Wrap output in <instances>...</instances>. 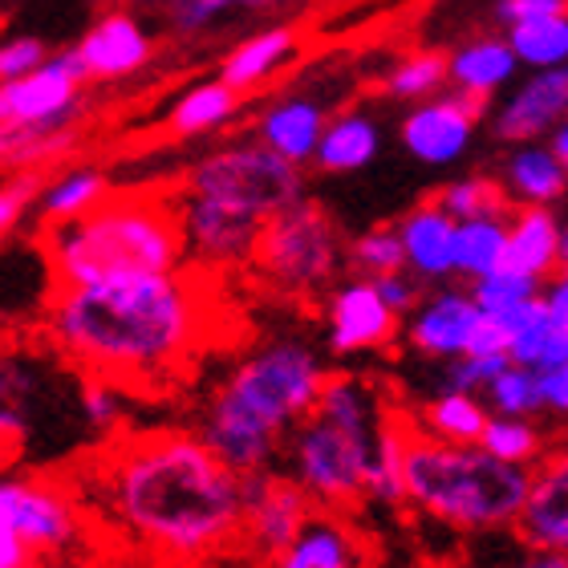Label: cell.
Masks as SVG:
<instances>
[{
	"mask_svg": "<svg viewBox=\"0 0 568 568\" xmlns=\"http://www.w3.org/2000/svg\"><path fill=\"white\" fill-rule=\"evenodd\" d=\"M119 4H154V0H119Z\"/></svg>",
	"mask_w": 568,
	"mask_h": 568,
	"instance_id": "50",
	"label": "cell"
},
{
	"mask_svg": "<svg viewBox=\"0 0 568 568\" xmlns=\"http://www.w3.org/2000/svg\"><path fill=\"white\" fill-rule=\"evenodd\" d=\"M122 386H114V382H102V378H85L82 390H78V415H82V423L94 430V435L110 438L119 435L122 426Z\"/></svg>",
	"mask_w": 568,
	"mask_h": 568,
	"instance_id": "41",
	"label": "cell"
},
{
	"mask_svg": "<svg viewBox=\"0 0 568 568\" xmlns=\"http://www.w3.org/2000/svg\"><path fill=\"white\" fill-rule=\"evenodd\" d=\"M106 195H110L106 171H98V166H90V163L65 166V171L49 179L45 191H41V203H37V232L94 212Z\"/></svg>",
	"mask_w": 568,
	"mask_h": 568,
	"instance_id": "28",
	"label": "cell"
},
{
	"mask_svg": "<svg viewBox=\"0 0 568 568\" xmlns=\"http://www.w3.org/2000/svg\"><path fill=\"white\" fill-rule=\"evenodd\" d=\"M516 65H520V58H516L508 37H475L450 53V85L463 94L491 98L499 85L511 82Z\"/></svg>",
	"mask_w": 568,
	"mask_h": 568,
	"instance_id": "27",
	"label": "cell"
},
{
	"mask_svg": "<svg viewBox=\"0 0 568 568\" xmlns=\"http://www.w3.org/2000/svg\"><path fill=\"white\" fill-rule=\"evenodd\" d=\"M406 248V268L423 284H447L459 276L455 264V236H459V220L443 207L438 200H426L398 220Z\"/></svg>",
	"mask_w": 568,
	"mask_h": 568,
	"instance_id": "19",
	"label": "cell"
},
{
	"mask_svg": "<svg viewBox=\"0 0 568 568\" xmlns=\"http://www.w3.org/2000/svg\"><path fill=\"white\" fill-rule=\"evenodd\" d=\"M296 49H301V33L293 24H268V29L244 37V41L227 49L224 61H220V78L232 90L248 94L256 85L273 82L276 73L296 58Z\"/></svg>",
	"mask_w": 568,
	"mask_h": 568,
	"instance_id": "23",
	"label": "cell"
},
{
	"mask_svg": "<svg viewBox=\"0 0 568 568\" xmlns=\"http://www.w3.org/2000/svg\"><path fill=\"white\" fill-rule=\"evenodd\" d=\"M0 532L17 536L29 557L58 560L82 536V504L70 487L45 475H4L0 479Z\"/></svg>",
	"mask_w": 568,
	"mask_h": 568,
	"instance_id": "9",
	"label": "cell"
},
{
	"mask_svg": "<svg viewBox=\"0 0 568 568\" xmlns=\"http://www.w3.org/2000/svg\"><path fill=\"white\" fill-rule=\"evenodd\" d=\"M374 284H378V293L386 296V305H390L403 321L410 317V313H415V305L423 301V281H418L410 268H398V273L374 276Z\"/></svg>",
	"mask_w": 568,
	"mask_h": 568,
	"instance_id": "45",
	"label": "cell"
},
{
	"mask_svg": "<svg viewBox=\"0 0 568 568\" xmlns=\"http://www.w3.org/2000/svg\"><path fill=\"white\" fill-rule=\"evenodd\" d=\"M4 568H37V560H24V565H4Z\"/></svg>",
	"mask_w": 568,
	"mask_h": 568,
	"instance_id": "49",
	"label": "cell"
},
{
	"mask_svg": "<svg viewBox=\"0 0 568 568\" xmlns=\"http://www.w3.org/2000/svg\"><path fill=\"white\" fill-rule=\"evenodd\" d=\"M511 366V354H463L450 357L447 374H443V386L450 390H471V394H487V386Z\"/></svg>",
	"mask_w": 568,
	"mask_h": 568,
	"instance_id": "43",
	"label": "cell"
},
{
	"mask_svg": "<svg viewBox=\"0 0 568 568\" xmlns=\"http://www.w3.org/2000/svg\"><path fill=\"white\" fill-rule=\"evenodd\" d=\"M491 423V406H487L484 394H471V390H443L423 406V426L426 435L443 438V443H484V430Z\"/></svg>",
	"mask_w": 568,
	"mask_h": 568,
	"instance_id": "30",
	"label": "cell"
},
{
	"mask_svg": "<svg viewBox=\"0 0 568 568\" xmlns=\"http://www.w3.org/2000/svg\"><path fill=\"white\" fill-rule=\"evenodd\" d=\"M329 119H325V106L317 98L293 94V98H276L261 110L256 119V139L264 146H273L276 154L293 159L296 166L313 163V154L321 146V134H325Z\"/></svg>",
	"mask_w": 568,
	"mask_h": 568,
	"instance_id": "22",
	"label": "cell"
},
{
	"mask_svg": "<svg viewBox=\"0 0 568 568\" xmlns=\"http://www.w3.org/2000/svg\"><path fill=\"white\" fill-rule=\"evenodd\" d=\"M508 41L516 49V58H520V65H528V70L568 65V12L508 24Z\"/></svg>",
	"mask_w": 568,
	"mask_h": 568,
	"instance_id": "35",
	"label": "cell"
},
{
	"mask_svg": "<svg viewBox=\"0 0 568 568\" xmlns=\"http://www.w3.org/2000/svg\"><path fill=\"white\" fill-rule=\"evenodd\" d=\"M479 313L484 308H479L471 288H450V284L430 288V293H423L415 313L403 321L406 345L423 357H435V362L463 357L471 345V329Z\"/></svg>",
	"mask_w": 568,
	"mask_h": 568,
	"instance_id": "15",
	"label": "cell"
},
{
	"mask_svg": "<svg viewBox=\"0 0 568 568\" xmlns=\"http://www.w3.org/2000/svg\"><path fill=\"white\" fill-rule=\"evenodd\" d=\"M90 82L78 49L53 53L41 70L0 82V126H41V122L82 119V85Z\"/></svg>",
	"mask_w": 568,
	"mask_h": 568,
	"instance_id": "13",
	"label": "cell"
},
{
	"mask_svg": "<svg viewBox=\"0 0 568 568\" xmlns=\"http://www.w3.org/2000/svg\"><path fill=\"white\" fill-rule=\"evenodd\" d=\"M552 12H568V0H496V17L504 24L536 21V17H552Z\"/></svg>",
	"mask_w": 568,
	"mask_h": 568,
	"instance_id": "46",
	"label": "cell"
},
{
	"mask_svg": "<svg viewBox=\"0 0 568 568\" xmlns=\"http://www.w3.org/2000/svg\"><path fill=\"white\" fill-rule=\"evenodd\" d=\"M313 516H317V499L308 496L284 467L256 471L244 479V532H240V545L248 548L252 557L273 565Z\"/></svg>",
	"mask_w": 568,
	"mask_h": 568,
	"instance_id": "11",
	"label": "cell"
},
{
	"mask_svg": "<svg viewBox=\"0 0 568 568\" xmlns=\"http://www.w3.org/2000/svg\"><path fill=\"white\" fill-rule=\"evenodd\" d=\"M378 386L357 374H329L317 410L284 443V471L325 511H354L366 499L369 459L386 426Z\"/></svg>",
	"mask_w": 568,
	"mask_h": 568,
	"instance_id": "6",
	"label": "cell"
},
{
	"mask_svg": "<svg viewBox=\"0 0 568 568\" xmlns=\"http://www.w3.org/2000/svg\"><path fill=\"white\" fill-rule=\"evenodd\" d=\"M516 536L532 548L568 552V447H552L532 467V487H528Z\"/></svg>",
	"mask_w": 568,
	"mask_h": 568,
	"instance_id": "18",
	"label": "cell"
},
{
	"mask_svg": "<svg viewBox=\"0 0 568 568\" xmlns=\"http://www.w3.org/2000/svg\"><path fill=\"white\" fill-rule=\"evenodd\" d=\"M548 146H552V151H557V154H560V159H565V163H568V119H565V122H560L557 131L548 134Z\"/></svg>",
	"mask_w": 568,
	"mask_h": 568,
	"instance_id": "48",
	"label": "cell"
},
{
	"mask_svg": "<svg viewBox=\"0 0 568 568\" xmlns=\"http://www.w3.org/2000/svg\"><path fill=\"white\" fill-rule=\"evenodd\" d=\"M366 499L382 504V508H398L406 504V418H386L369 459V479H366Z\"/></svg>",
	"mask_w": 568,
	"mask_h": 568,
	"instance_id": "32",
	"label": "cell"
},
{
	"mask_svg": "<svg viewBox=\"0 0 568 568\" xmlns=\"http://www.w3.org/2000/svg\"><path fill=\"white\" fill-rule=\"evenodd\" d=\"M212 329V305L200 268L142 273L98 284H53L41 333L82 378L151 390L171 382L200 354Z\"/></svg>",
	"mask_w": 568,
	"mask_h": 568,
	"instance_id": "1",
	"label": "cell"
},
{
	"mask_svg": "<svg viewBox=\"0 0 568 568\" xmlns=\"http://www.w3.org/2000/svg\"><path fill=\"white\" fill-rule=\"evenodd\" d=\"M508 261V215H484V220H459L455 236V264L463 281H479L504 268Z\"/></svg>",
	"mask_w": 568,
	"mask_h": 568,
	"instance_id": "31",
	"label": "cell"
},
{
	"mask_svg": "<svg viewBox=\"0 0 568 568\" xmlns=\"http://www.w3.org/2000/svg\"><path fill=\"white\" fill-rule=\"evenodd\" d=\"M163 21L171 33L179 37H200L212 33L215 24L236 17V12H276V9H293V4H305V0H163Z\"/></svg>",
	"mask_w": 568,
	"mask_h": 568,
	"instance_id": "33",
	"label": "cell"
},
{
	"mask_svg": "<svg viewBox=\"0 0 568 568\" xmlns=\"http://www.w3.org/2000/svg\"><path fill=\"white\" fill-rule=\"evenodd\" d=\"M504 268L548 284L565 268V220L552 207L520 203L508 215V261Z\"/></svg>",
	"mask_w": 568,
	"mask_h": 568,
	"instance_id": "20",
	"label": "cell"
},
{
	"mask_svg": "<svg viewBox=\"0 0 568 568\" xmlns=\"http://www.w3.org/2000/svg\"><path fill=\"white\" fill-rule=\"evenodd\" d=\"M455 220H484V215H511V195L496 175H463L443 183L435 195Z\"/></svg>",
	"mask_w": 568,
	"mask_h": 568,
	"instance_id": "36",
	"label": "cell"
},
{
	"mask_svg": "<svg viewBox=\"0 0 568 568\" xmlns=\"http://www.w3.org/2000/svg\"><path fill=\"white\" fill-rule=\"evenodd\" d=\"M471 293L479 301V308L499 313V317H511L516 308H524L528 301H536V296L545 293V284L524 273H511V268H496L491 276L471 281Z\"/></svg>",
	"mask_w": 568,
	"mask_h": 568,
	"instance_id": "40",
	"label": "cell"
},
{
	"mask_svg": "<svg viewBox=\"0 0 568 568\" xmlns=\"http://www.w3.org/2000/svg\"><path fill=\"white\" fill-rule=\"evenodd\" d=\"M268 568H369V557L366 540L345 520V511L317 508V516Z\"/></svg>",
	"mask_w": 568,
	"mask_h": 568,
	"instance_id": "21",
	"label": "cell"
},
{
	"mask_svg": "<svg viewBox=\"0 0 568 568\" xmlns=\"http://www.w3.org/2000/svg\"><path fill=\"white\" fill-rule=\"evenodd\" d=\"M240 106H244V94L232 90L224 78H215V82H200L183 90V94L166 106V119L163 126L175 139H195V134H212L220 126L236 119Z\"/></svg>",
	"mask_w": 568,
	"mask_h": 568,
	"instance_id": "26",
	"label": "cell"
},
{
	"mask_svg": "<svg viewBox=\"0 0 568 568\" xmlns=\"http://www.w3.org/2000/svg\"><path fill=\"white\" fill-rule=\"evenodd\" d=\"M508 568H568V552H560V548H532V545H524V552L511 560Z\"/></svg>",
	"mask_w": 568,
	"mask_h": 568,
	"instance_id": "47",
	"label": "cell"
},
{
	"mask_svg": "<svg viewBox=\"0 0 568 568\" xmlns=\"http://www.w3.org/2000/svg\"><path fill=\"white\" fill-rule=\"evenodd\" d=\"M321 317H325V345L337 357L378 354L403 333V317L386 305V296L369 276H349L333 284L321 296Z\"/></svg>",
	"mask_w": 568,
	"mask_h": 568,
	"instance_id": "12",
	"label": "cell"
},
{
	"mask_svg": "<svg viewBox=\"0 0 568 568\" xmlns=\"http://www.w3.org/2000/svg\"><path fill=\"white\" fill-rule=\"evenodd\" d=\"M53 58L45 49L41 37H12L0 45V82H12V78H24V73L41 70L45 61Z\"/></svg>",
	"mask_w": 568,
	"mask_h": 568,
	"instance_id": "44",
	"label": "cell"
},
{
	"mask_svg": "<svg viewBox=\"0 0 568 568\" xmlns=\"http://www.w3.org/2000/svg\"><path fill=\"white\" fill-rule=\"evenodd\" d=\"M179 191L220 200L227 207L256 215V220H273L276 212H284L288 203L305 195V175L293 159L276 154L261 139L224 142V146H215L191 163Z\"/></svg>",
	"mask_w": 568,
	"mask_h": 568,
	"instance_id": "8",
	"label": "cell"
},
{
	"mask_svg": "<svg viewBox=\"0 0 568 568\" xmlns=\"http://www.w3.org/2000/svg\"><path fill=\"white\" fill-rule=\"evenodd\" d=\"M382 151V126L362 110H345L337 119H329L321 146L313 154V166L321 175H354L362 166H369Z\"/></svg>",
	"mask_w": 568,
	"mask_h": 568,
	"instance_id": "25",
	"label": "cell"
},
{
	"mask_svg": "<svg viewBox=\"0 0 568 568\" xmlns=\"http://www.w3.org/2000/svg\"><path fill=\"white\" fill-rule=\"evenodd\" d=\"M484 398L496 415H524V418L545 415V386H540V369L511 362V366L504 369L491 386H487Z\"/></svg>",
	"mask_w": 568,
	"mask_h": 568,
	"instance_id": "39",
	"label": "cell"
},
{
	"mask_svg": "<svg viewBox=\"0 0 568 568\" xmlns=\"http://www.w3.org/2000/svg\"><path fill=\"white\" fill-rule=\"evenodd\" d=\"M450 82V53L438 49H415L403 61H394L386 78H382V94L398 98V102H423V98L443 94Z\"/></svg>",
	"mask_w": 568,
	"mask_h": 568,
	"instance_id": "34",
	"label": "cell"
},
{
	"mask_svg": "<svg viewBox=\"0 0 568 568\" xmlns=\"http://www.w3.org/2000/svg\"><path fill=\"white\" fill-rule=\"evenodd\" d=\"M568 119V65L536 70L528 82H520L496 110L491 131L499 142H536L552 134Z\"/></svg>",
	"mask_w": 568,
	"mask_h": 568,
	"instance_id": "16",
	"label": "cell"
},
{
	"mask_svg": "<svg viewBox=\"0 0 568 568\" xmlns=\"http://www.w3.org/2000/svg\"><path fill=\"white\" fill-rule=\"evenodd\" d=\"M532 467L504 463L484 443H443L406 418V504L455 532H508L528 504Z\"/></svg>",
	"mask_w": 568,
	"mask_h": 568,
	"instance_id": "5",
	"label": "cell"
},
{
	"mask_svg": "<svg viewBox=\"0 0 568 568\" xmlns=\"http://www.w3.org/2000/svg\"><path fill=\"white\" fill-rule=\"evenodd\" d=\"M499 179L508 187L511 203H540L552 207L568 195V166L545 142H516L499 166Z\"/></svg>",
	"mask_w": 568,
	"mask_h": 568,
	"instance_id": "24",
	"label": "cell"
},
{
	"mask_svg": "<svg viewBox=\"0 0 568 568\" xmlns=\"http://www.w3.org/2000/svg\"><path fill=\"white\" fill-rule=\"evenodd\" d=\"M345 248L349 244L342 240L333 215L308 195H301L264 224L248 268L273 293L293 296V301H313L337 284L345 268Z\"/></svg>",
	"mask_w": 568,
	"mask_h": 568,
	"instance_id": "7",
	"label": "cell"
},
{
	"mask_svg": "<svg viewBox=\"0 0 568 568\" xmlns=\"http://www.w3.org/2000/svg\"><path fill=\"white\" fill-rule=\"evenodd\" d=\"M78 119L41 122V126H0V154L9 171H49L78 142Z\"/></svg>",
	"mask_w": 568,
	"mask_h": 568,
	"instance_id": "29",
	"label": "cell"
},
{
	"mask_svg": "<svg viewBox=\"0 0 568 568\" xmlns=\"http://www.w3.org/2000/svg\"><path fill=\"white\" fill-rule=\"evenodd\" d=\"M41 191H45V171H12L0 191V232L4 236H12L29 215H37Z\"/></svg>",
	"mask_w": 568,
	"mask_h": 568,
	"instance_id": "42",
	"label": "cell"
},
{
	"mask_svg": "<svg viewBox=\"0 0 568 568\" xmlns=\"http://www.w3.org/2000/svg\"><path fill=\"white\" fill-rule=\"evenodd\" d=\"M53 284H98L187 268L179 200L163 191H110L94 212L41 227Z\"/></svg>",
	"mask_w": 568,
	"mask_h": 568,
	"instance_id": "4",
	"label": "cell"
},
{
	"mask_svg": "<svg viewBox=\"0 0 568 568\" xmlns=\"http://www.w3.org/2000/svg\"><path fill=\"white\" fill-rule=\"evenodd\" d=\"M329 369L301 337H273L215 382L200 410V438L236 475L276 467L284 443L321 403Z\"/></svg>",
	"mask_w": 568,
	"mask_h": 568,
	"instance_id": "3",
	"label": "cell"
},
{
	"mask_svg": "<svg viewBox=\"0 0 568 568\" xmlns=\"http://www.w3.org/2000/svg\"><path fill=\"white\" fill-rule=\"evenodd\" d=\"M78 58H82L90 82H122L146 70L154 58V33L126 9H114L98 17L78 41Z\"/></svg>",
	"mask_w": 568,
	"mask_h": 568,
	"instance_id": "17",
	"label": "cell"
},
{
	"mask_svg": "<svg viewBox=\"0 0 568 568\" xmlns=\"http://www.w3.org/2000/svg\"><path fill=\"white\" fill-rule=\"evenodd\" d=\"M484 447L491 450V455H499L504 463L536 467V463L548 455V435L536 418L496 415V410H491V423H487V430H484Z\"/></svg>",
	"mask_w": 568,
	"mask_h": 568,
	"instance_id": "37",
	"label": "cell"
},
{
	"mask_svg": "<svg viewBox=\"0 0 568 568\" xmlns=\"http://www.w3.org/2000/svg\"><path fill=\"white\" fill-rule=\"evenodd\" d=\"M345 268L354 276H369V281L406 268V248H403L398 224H378V227L357 232V236L349 240V248H345Z\"/></svg>",
	"mask_w": 568,
	"mask_h": 568,
	"instance_id": "38",
	"label": "cell"
},
{
	"mask_svg": "<svg viewBox=\"0 0 568 568\" xmlns=\"http://www.w3.org/2000/svg\"><path fill=\"white\" fill-rule=\"evenodd\" d=\"M487 106H491V98L463 94V90L423 98L418 106L406 110L403 126H398L403 146L426 166L459 163L463 154L471 151L475 126L487 114Z\"/></svg>",
	"mask_w": 568,
	"mask_h": 568,
	"instance_id": "14",
	"label": "cell"
},
{
	"mask_svg": "<svg viewBox=\"0 0 568 568\" xmlns=\"http://www.w3.org/2000/svg\"><path fill=\"white\" fill-rule=\"evenodd\" d=\"M175 200L191 268H200V273L248 268L268 220H256L240 207H227V203L207 200V195H191V191H175Z\"/></svg>",
	"mask_w": 568,
	"mask_h": 568,
	"instance_id": "10",
	"label": "cell"
},
{
	"mask_svg": "<svg viewBox=\"0 0 568 568\" xmlns=\"http://www.w3.org/2000/svg\"><path fill=\"white\" fill-rule=\"evenodd\" d=\"M94 499L122 532L171 560H207L244 532V475L200 430H146L98 463Z\"/></svg>",
	"mask_w": 568,
	"mask_h": 568,
	"instance_id": "2",
	"label": "cell"
}]
</instances>
